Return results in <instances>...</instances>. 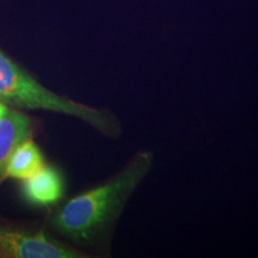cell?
Returning a JSON list of instances; mask_svg holds the SVG:
<instances>
[{"label":"cell","instance_id":"cell-1","mask_svg":"<svg viewBox=\"0 0 258 258\" xmlns=\"http://www.w3.org/2000/svg\"><path fill=\"white\" fill-rule=\"evenodd\" d=\"M154 154L140 151L121 171L103 184L71 199L56 212L53 227L77 243L108 239L116 222L153 166Z\"/></svg>","mask_w":258,"mask_h":258},{"label":"cell","instance_id":"cell-2","mask_svg":"<svg viewBox=\"0 0 258 258\" xmlns=\"http://www.w3.org/2000/svg\"><path fill=\"white\" fill-rule=\"evenodd\" d=\"M0 102L17 109L48 110L73 116L109 138L120 137L122 128L109 110H99L56 95L0 50Z\"/></svg>","mask_w":258,"mask_h":258},{"label":"cell","instance_id":"cell-3","mask_svg":"<svg viewBox=\"0 0 258 258\" xmlns=\"http://www.w3.org/2000/svg\"><path fill=\"white\" fill-rule=\"evenodd\" d=\"M3 258H78V251L64 246L43 233L0 230Z\"/></svg>","mask_w":258,"mask_h":258},{"label":"cell","instance_id":"cell-4","mask_svg":"<svg viewBox=\"0 0 258 258\" xmlns=\"http://www.w3.org/2000/svg\"><path fill=\"white\" fill-rule=\"evenodd\" d=\"M64 183L62 175L53 166L44 165L34 175L23 179L22 192L32 206L49 207L63 196Z\"/></svg>","mask_w":258,"mask_h":258},{"label":"cell","instance_id":"cell-5","mask_svg":"<svg viewBox=\"0 0 258 258\" xmlns=\"http://www.w3.org/2000/svg\"><path fill=\"white\" fill-rule=\"evenodd\" d=\"M31 120L23 112L8 108L0 116V178L16 148L31 139Z\"/></svg>","mask_w":258,"mask_h":258},{"label":"cell","instance_id":"cell-6","mask_svg":"<svg viewBox=\"0 0 258 258\" xmlns=\"http://www.w3.org/2000/svg\"><path fill=\"white\" fill-rule=\"evenodd\" d=\"M44 165L46 164L40 148L31 139H29L16 148L10 158L3 178L25 179Z\"/></svg>","mask_w":258,"mask_h":258},{"label":"cell","instance_id":"cell-7","mask_svg":"<svg viewBox=\"0 0 258 258\" xmlns=\"http://www.w3.org/2000/svg\"><path fill=\"white\" fill-rule=\"evenodd\" d=\"M6 109H8V105L4 104L3 102H0V116L4 114V112L6 111Z\"/></svg>","mask_w":258,"mask_h":258}]
</instances>
